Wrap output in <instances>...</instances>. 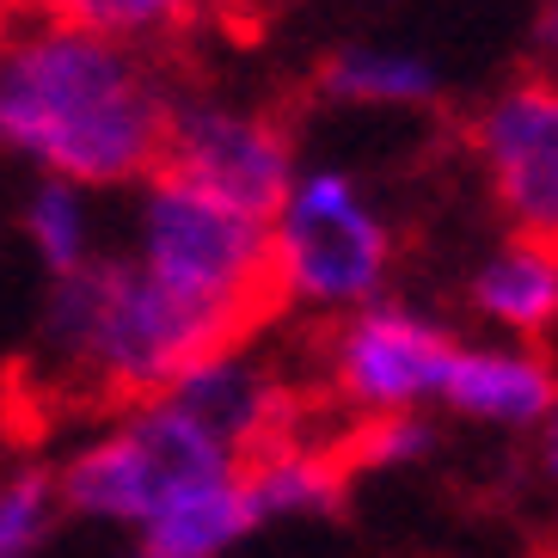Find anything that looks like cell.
Segmentation results:
<instances>
[{
    "label": "cell",
    "instance_id": "6da1fadb",
    "mask_svg": "<svg viewBox=\"0 0 558 558\" xmlns=\"http://www.w3.org/2000/svg\"><path fill=\"white\" fill-rule=\"evenodd\" d=\"M179 86L154 50L81 25L25 19L0 56V148L25 172L74 179L99 197H135L166 160Z\"/></svg>",
    "mask_w": 558,
    "mask_h": 558
},
{
    "label": "cell",
    "instance_id": "7a4b0ae2",
    "mask_svg": "<svg viewBox=\"0 0 558 558\" xmlns=\"http://www.w3.org/2000/svg\"><path fill=\"white\" fill-rule=\"evenodd\" d=\"M228 344L246 338L172 295L123 246L74 277L44 282L32 313V375L74 399H99L105 411L172 393L203 356Z\"/></svg>",
    "mask_w": 558,
    "mask_h": 558
},
{
    "label": "cell",
    "instance_id": "3957f363",
    "mask_svg": "<svg viewBox=\"0 0 558 558\" xmlns=\"http://www.w3.org/2000/svg\"><path fill=\"white\" fill-rule=\"evenodd\" d=\"M240 460L246 454L221 442L197 411L160 393L117 405L93 429H81L56 454V478H62L68 522L130 541L184 485H197L203 473H221V466H240Z\"/></svg>",
    "mask_w": 558,
    "mask_h": 558
},
{
    "label": "cell",
    "instance_id": "277c9868",
    "mask_svg": "<svg viewBox=\"0 0 558 558\" xmlns=\"http://www.w3.org/2000/svg\"><path fill=\"white\" fill-rule=\"evenodd\" d=\"M117 246L130 252L148 277H160L172 295H184L209 319L233 326L240 338H252V326L277 307L270 221L209 197L197 184L154 172L130 197Z\"/></svg>",
    "mask_w": 558,
    "mask_h": 558
},
{
    "label": "cell",
    "instance_id": "5b68a950",
    "mask_svg": "<svg viewBox=\"0 0 558 558\" xmlns=\"http://www.w3.org/2000/svg\"><path fill=\"white\" fill-rule=\"evenodd\" d=\"M270 258H277V307L350 319L368 301L393 295L399 228L350 166L307 160L295 191L270 215Z\"/></svg>",
    "mask_w": 558,
    "mask_h": 558
},
{
    "label": "cell",
    "instance_id": "8992f818",
    "mask_svg": "<svg viewBox=\"0 0 558 558\" xmlns=\"http://www.w3.org/2000/svg\"><path fill=\"white\" fill-rule=\"evenodd\" d=\"M460 356V331L442 307L411 295H380L350 319H331L319 344V393L350 424L399 417V411H442L448 368Z\"/></svg>",
    "mask_w": 558,
    "mask_h": 558
},
{
    "label": "cell",
    "instance_id": "52a82bcc",
    "mask_svg": "<svg viewBox=\"0 0 558 558\" xmlns=\"http://www.w3.org/2000/svg\"><path fill=\"white\" fill-rule=\"evenodd\" d=\"M301 166H307L301 142L277 111H264L240 93H215V86H179L160 160L166 179L197 184L209 197L270 221L282 197L295 191Z\"/></svg>",
    "mask_w": 558,
    "mask_h": 558
},
{
    "label": "cell",
    "instance_id": "ba28073f",
    "mask_svg": "<svg viewBox=\"0 0 558 558\" xmlns=\"http://www.w3.org/2000/svg\"><path fill=\"white\" fill-rule=\"evenodd\" d=\"M466 148L509 233L558 240V74L527 68L466 117Z\"/></svg>",
    "mask_w": 558,
    "mask_h": 558
},
{
    "label": "cell",
    "instance_id": "9c48e42d",
    "mask_svg": "<svg viewBox=\"0 0 558 558\" xmlns=\"http://www.w3.org/2000/svg\"><path fill=\"white\" fill-rule=\"evenodd\" d=\"M172 399L191 405L221 442L240 448L246 460H258V454H270V448H282L289 436H301L295 380L282 375L252 338L246 344L215 350V356H203L197 368L172 387Z\"/></svg>",
    "mask_w": 558,
    "mask_h": 558
},
{
    "label": "cell",
    "instance_id": "30bf717a",
    "mask_svg": "<svg viewBox=\"0 0 558 558\" xmlns=\"http://www.w3.org/2000/svg\"><path fill=\"white\" fill-rule=\"evenodd\" d=\"M442 411L485 436H541V424L558 411V362L541 344L522 338H460V356L448 368Z\"/></svg>",
    "mask_w": 558,
    "mask_h": 558
},
{
    "label": "cell",
    "instance_id": "8fae6325",
    "mask_svg": "<svg viewBox=\"0 0 558 558\" xmlns=\"http://www.w3.org/2000/svg\"><path fill=\"white\" fill-rule=\"evenodd\" d=\"M264 527L270 522L252 485V460H240V466H221L184 485L142 534L123 541V558H233Z\"/></svg>",
    "mask_w": 558,
    "mask_h": 558
},
{
    "label": "cell",
    "instance_id": "7c38bea8",
    "mask_svg": "<svg viewBox=\"0 0 558 558\" xmlns=\"http://www.w3.org/2000/svg\"><path fill=\"white\" fill-rule=\"evenodd\" d=\"M460 301H466V319H478V331L541 344L558 326V240H534V233L492 240L466 264Z\"/></svg>",
    "mask_w": 558,
    "mask_h": 558
},
{
    "label": "cell",
    "instance_id": "4fadbf2b",
    "mask_svg": "<svg viewBox=\"0 0 558 558\" xmlns=\"http://www.w3.org/2000/svg\"><path fill=\"white\" fill-rule=\"evenodd\" d=\"M313 93L338 111H436L448 93V74L429 50L411 44H380V37H356L319 62Z\"/></svg>",
    "mask_w": 558,
    "mask_h": 558
},
{
    "label": "cell",
    "instance_id": "5bb4252c",
    "mask_svg": "<svg viewBox=\"0 0 558 558\" xmlns=\"http://www.w3.org/2000/svg\"><path fill=\"white\" fill-rule=\"evenodd\" d=\"M13 221H19V246L44 270V282L74 277V270H86L93 258L111 252V240H105V197L74 179L25 172Z\"/></svg>",
    "mask_w": 558,
    "mask_h": 558
},
{
    "label": "cell",
    "instance_id": "9a60e30c",
    "mask_svg": "<svg viewBox=\"0 0 558 558\" xmlns=\"http://www.w3.org/2000/svg\"><path fill=\"white\" fill-rule=\"evenodd\" d=\"M350 460L344 442H326V436H289L282 448L252 460V485H258L264 522H326L338 515L350 497Z\"/></svg>",
    "mask_w": 558,
    "mask_h": 558
},
{
    "label": "cell",
    "instance_id": "2e32d148",
    "mask_svg": "<svg viewBox=\"0 0 558 558\" xmlns=\"http://www.w3.org/2000/svg\"><path fill=\"white\" fill-rule=\"evenodd\" d=\"M203 7L209 0H32L37 19L81 25V32L130 44V50H160V44L184 37L203 19Z\"/></svg>",
    "mask_w": 558,
    "mask_h": 558
},
{
    "label": "cell",
    "instance_id": "e0dca14e",
    "mask_svg": "<svg viewBox=\"0 0 558 558\" xmlns=\"http://www.w3.org/2000/svg\"><path fill=\"white\" fill-rule=\"evenodd\" d=\"M68 522L56 460L13 454L0 473V558H44Z\"/></svg>",
    "mask_w": 558,
    "mask_h": 558
},
{
    "label": "cell",
    "instance_id": "ac0fdd59",
    "mask_svg": "<svg viewBox=\"0 0 558 558\" xmlns=\"http://www.w3.org/2000/svg\"><path fill=\"white\" fill-rule=\"evenodd\" d=\"M338 442H344L350 473H411V466H424L442 448V424L429 411H399V417L350 424Z\"/></svg>",
    "mask_w": 558,
    "mask_h": 558
},
{
    "label": "cell",
    "instance_id": "d6986e66",
    "mask_svg": "<svg viewBox=\"0 0 558 558\" xmlns=\"http://www.w3.org/2000/svg\"><path fill=\"white\" fill-rule=\"evenodd\" d=\"M527 56H534V68L558 74V0H541V7H534V25H527Z\"/></svg>",
    "mask_w": 558,
    "mask_h": 558
},
{
    "label": "cell",
    "instance_id": "ffe728a7",
    "mask_svg": "<svg viewBox=\"0 0 558 558\" xmlns=\"http://www.w3.org/2000/svg\"><path fill=\"white\" fill-rule=\"evenodd\" d=\"M534 478L558 497V411L541 424V436H534Z\"/></svg>",
    "mask_w": 558,
    "mask_h": 558
}]
</instances>
